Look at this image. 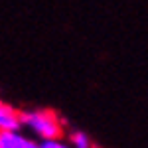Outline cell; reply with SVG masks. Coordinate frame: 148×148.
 Here are the masks:
<instances>
[{"instance_id": "obj_5", "label": "cell", "mask_w": 148, "mask_h": 148, "mask_svg": "<svg viewBox=\"0 0 148 148\" xmlns=\"http://www.w3.org/2000/svg\"><path fill=\"white\" fill-rule=\"evenodd\" d=\"M38 148H71L67 142L61 138H47V140H38Z\"/></svg>"}, {"instance_id": "obj_1", "label": "cell", "mask_w": 148, "mask_h": 148, "mask_svg": "<svg viewBox=\"0 0 148 148\" xmlns=\"http://www.w3.org/2000/svg\"><path fill=\"white\" fill-rule=\"evenodd\" d=\"M20 128L26 130L36 140L47 138H61L63 134V121L56 111L49 109H30L20 111Z\"/></svg>"}, {"instance_id": "obj_3", "label": "cell", "mask_w": 148, "mask_h": 148, "mask_svg": "<svg viewBox=\"0 0 148 148\" xmlns=\"http://www.w3.org/2000/svg\"><path fill=\"white\" fill-rule=\"evenodd\" d=\"M20 128V111L0 99V130Z\"/></svg>"}, {"instance_id": "obj_4", "label": "cell", "mask_w": 148, "mask_h": 148, "mask_svg": "<svg viewBox=\"0 0 148 148\" xmlns=\"http://www.w3.org/2000/svg\"><path fill=\"white\" fill-rule=\"evenodd\" d=\"M69 146L71 148H93V140L91 136L87 134V132H81V130H77V132H73L71 136H69Z\"/></svg>"}, {"instance_id": "obj_2", "label": "cell", "mask_w": 148, "mask_h": 148, "mask_svg": "<svg viewBox=\"0 0 148 148\" xmlns=\"http://www.w3.org/2000/svg\"><path fill=\"white\" fill-rule=\"evenodd\" d=\"M0 148H38V140L22 128L0 130Z\"/></svg>"}]
</instances>
